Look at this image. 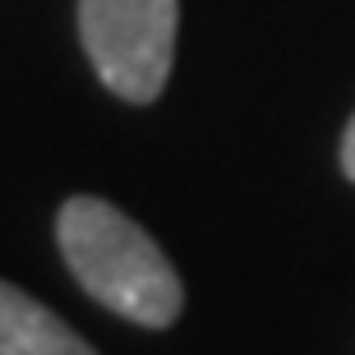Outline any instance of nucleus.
Instances as JSON below:
<instances>
[{
	"mask_svg": "<svg viewBox=\"0 0 355 355\" xmlns=\"http://www.w3.org/2000/svg\"><path fill=\"white\" fill-rule=\"evenodd\" d=\"M55 240L69 272L92 300L139 328H171L184 286L144 226L97 194H74L55 212Z\"/></svg>",
	"mask_w": 355,
	"mask_h": 355,
	"instance_id": "1",
	"label": "nucleus"
},
{
	"mask_svg": "<svg viewBox=\"0 0 355 355\" xmlns=\"http://www.w3.org/2000/svg\"><path fill=\"white\" fill-rule=\"evenodd\" d=\"M342 171H346V180H355V116L342 134Z\"/></svg>",
	"mask_w": 355,
	"mask_h": 355,
	"instance_id": "4",
	"label": "nucleus"
},
{
	"mask_svg": "<svg viewBox=\"0 0 355 355\" xmlns=\"http://www.w3.org/2000/svg\"><path fill=\"white\" fill-rule=\"evenodd\" d=\"M175 0H79V37L92 69L125 102H157L175 60Z\"/></svg>",
	"mask_w": 355,
	"mask_h": 355,
	"instance_id": "2",
	"label": "nucleus"
},
{
	"mask_svg": "<svg viewBox=\"0 0 355 355\" xmlns=\"http://www.w3.org/2000/svg\"><path fill=\"white\" fill-rule=\"evenodd\" d=\"M0 355H97L60 314L0 282Z\"/></svg>",
	"mask_w": 355,
	"mask_h": 355,
	"instance_id": "3",
	"label": "nucleus"
}]
</instances>
